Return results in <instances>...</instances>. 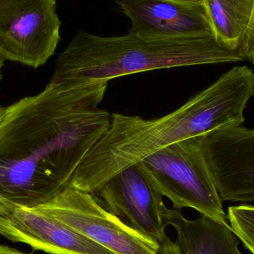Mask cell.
I'll return each mask as SVG.
<instances>
[{
    "instance_id": "4fadbf2b",
    "label": "cell",
    "mask_w": 254,
    "mask_h": 254,
    "mask_svg": "<svg viewBox=\"0 0 254 254\" xmlns=\"http://www.w3.org/2000/svg\"><path fill=\"white\" fill-rule=\"evenodd\" d=\"M227 218L238 239L254 254V206H231L228 208Z\"/></svg>"
},
{
    "instance_id": "5b68a950",
    "label": "cell",
    "mask_w": 254,
    "mask_h": 254,
    "mask_svg": "<svg viewBox=\"0 0 254 254\" xmlns=\"http://www.w3.org/2000/svg\"><path fill=\"white\" fill-rule=\"evenodd\" d=\"M34 210L116 254H158L159 244L128 227L93 193L68 186Z\"/></svg>"
},
{
    "instance_id": "8992f818",
    "label": "cell",
    "mask_w": 254,
    "mask_h": 254,
    "mask_svg": "<svg viewBox=\"0 0 254 254\" xmlns=\"http://www.w3.org/2000/svg\"><path fill=\"white\" fill-rule=\"evenodd\" d=\"M56 0H0V56L37 68L61 40Z\"/></svg>"
},
{
    "instance_id": "5bb4252c",
    "label": "cell",
    "mask_w": 254,
    "mask_h": 254,
    "mask_svg": "<svg viewBox=\"0 0 254 254\" xmlns=\"http://www.w3.org/2000/svg\"><path fill=\"white\" fill-rule=\"evenodd\" d=\"M240 46L246 59L249 60L254 65V0L250 20L243 34Z\"/></svg>"
},
{
    "instance_id": "8fae6325",
    "label": "cell",
    "mask_w": 254,
    "mask_h": 254,
    "mask_svg": "<svg viewBox=\"0 0 254 254\" xmlns=\"http://www.w3.org/2000/svg\"><path fill=\"white\" fill-rule=\"evenodd\" d=\"M164 223L176 229V243L183 254H242L231 225L208 216L201 215L195 220H188L180 210L168 209Z\"/></svg>"
},
{
    "instance_id": "9a60e30c",
    "label": "cell",
    "mask_w": 254,
    "mask_h": 254,
    "mask_svg": "<svg viewBox=\"0 0 254 254\" xmlns=\"http://www.w3.org/2000/svg\"><path fill=\"white\" fill-rule=\"evenodd\" d=\"M158 254H183L179 245L172 241L167 236H166L162 241L159 243Z\"/></svg>"
},
{
    "instance_id": "277c9868",
    "label": "cell",
    "mask_w": 254,
    "mask_h": 254,
    "mask_svg": "<svg viewBox=\"0 0 254 254\" xmlns=\"http://www.w3.org/2000/svg\"><path fill=\"white\" fill-rule=\"evenodd\" d=\"M201 137L173 143L140 163L175 209L190 207L228 225L222 201L203 152Z\"/></svg>"
},
{
    "instance_id": "ba28073f",
    "label": "cell",
    "mask_w": 254,
    "mask_h": 254,
    "mask_svg": "<svg viewBox=\"0 0 254 254\" xmlns=\"http://www.w3.org/2000/svg\"><path fill=\"white\" fill-rule=\"evenodd\" d=\"M201 141L221 200L254 201V129L218 130L202 135Z\"/></svg>"
},
{
    "instance_id": "3957f363",
    "label": "cell",
    "mask_w": 254,
    "mask_h": 254,
    "mask_svg": "<svg viewBox=\"0 0 254 254\" xmlns=\"http://www.w3.org/2000/svg\"><path fill=\"white\" fill-rule=\"evenodd\" d=\"M246 60L241 47L231 49L214 34L184 39H152L132 32L101 37L76 33L58 58L50 81L109 82L144 71Z\"/></svg>"
},
{
    "instance_id": "2e32d148",
    "label": "cell",
    "mask_w": 254,
    "mask_h": 254,
    "mask_svg": "<svg viewBox=\"0 0 254 254\" xmlns=\"http://www.w3.org/2000/svg\"><path fill=\"white\" fill-rule=\"evenodd\" d=\"M0 254H31L23 253V252H19V251L16 250V249H11V248L7 247V246H1V245H0Z\"/></svg>"
},
{
    "instance_id": "7c38bea8",
    "label": "cell",
    "mask_w": 254,
    "mask_h": 254,
    "mask_svg": "<svg viewBox=\"0 0 254 254\" xmlns=\"http://www.w3.org/2000/svg\"><path fill=\"white\" fill-rule=\"evenodd\" d=\"M213 34L231 49L241 47L254 0H201Z\"/></svg>"
},
{
    "instance_id": "e0dca14e",
    "label": "cell",
    "mask_w": 254,
    "mask_h": 254,
    "mask_svg": "<svg viewBox=\"0 0 254 254\" xmlns=\"http://www.w3.org/2000/svg\"><path fill=\"white\" fill-rule=\"evenodd\" d=\"M4 60L0 56V80L1 79V69H2L3 65H4Z\"/></svg>"
},
{
    "instance_id": "6da1fadb",
    "label": "cell",
    "mask_w": 254,
    "mask_h": 254,
    "mask_svg": "<svg viewBox=\"0 0 254 254\" xmlns=\"http://www.w3.org/2000/svg\"><path fill=\"white\" fill-rule=\"evenodd\" d=\"M108 82L50 81L4 109L0 120V197L27 208L55 198L107 131L99 108Z\"/></svg>"
},
{
    "instance_id": "7a4b0ae2",
    "label": "cell",
    "mask_w": 254,
    "mask_h": 254,
    "mask_svg": "<svg viewBox=\"0 0 254 254\" xmlns=\"http://www.w3.org/2000/svg\"><path fill=\"white\" fill-rule=\"evenodd\" d=\"M254 96V72L235 66L182 107L158 119L113 113L111 124L80 163L69 186L95 193L127 167L173 143L241 127Z\"/></svg>"
},
{
    "instance_id": "ac0fdd59",
    "label": "cell",
    "mask_w": 254,
    "mask_h": 254,
    "mask_svg": "<svg viewBox=\"0 0 254 254\" xmlns=\"http://www.w3.org/2000/svg\"><path fill=\"white\" fill-rule=\"evenodd\" d=\"M4 109L2 107H0V120H1V116H2L3 113H4Z\"/></svg>"
},
{
    "instance_id": "52a82bcc",
    "label": "cell",
    "mask_w": 254,
    "mask_h": 254,
    "mask_svg": "<svg viewBox=\"0 0 254 254\" xmlns=\"http://www.w3.org/2000/svg\"><path fill=\"white\" fill-rule=\"evenodd\" d=\"M104 205L134 231L159 244L166 237L167 208L140 162L118 173L95 192Z\"/></svg>"
},
{
    "instance_id": "9c48e42d",
    "label": "cell",
    "mask_w": 254,
    "mask_h": 254,
    "mask_svg": "<svg viewBox=\"0 0 254 254\" xmlns=\"http://www.w3.org/2000/svg\"><path fill=\"white\" fill-rule=\"evenodd\" d=\"M0 234L50 254H116L51 216L1 197Z\"/></svg>"
},
{
    "instance_id": "30bf717a",
    "label": "cell",
    "mask_w": 254,
    "mask_h": 254,
    "mask_svg": "<svg viewBox=\"0 0 254 254\" xmlns=\"http://www.w3.org/2000/svg\"><path fill=\"white\" fill-rule=\"evenodd\" d=\"M131 22L130 32L152 39L213 34L201 0H116Z\"/></svg>"
}]
</instances>
